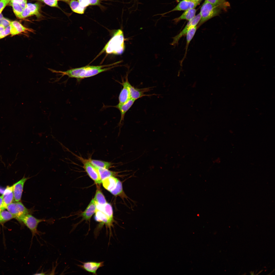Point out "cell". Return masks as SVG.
Returning a JSON list of instances; mask_svg holds the SVG:
<instances>
[{
    "mask_svg": "<svg viewBox=\"0 0 275 275\" xmlns=\"http://www.w3.org/2000/svg\"><path fill=\"white\" fill-rule=\"evenodd\" d=\"M225 128L197 131L175 130L131 142L114 141L103 138L99 140L106 146L119 148L123 154L134 151L139 155L150 156L156 160L190 151L202 145L216 141L229 134Z\"/></svg>",
    "mask_w": 275,
    "mask_h": 275,
    "instance_id": "1",
    "label": "cell"
},
{
    "mask_svg": "<svg viewBox=\"0 0 275 275\" xmlns=\"http://www.w3.org/2000/svg\"><path fill=\"white\" fill-rule=\"evenodd\" d=\"M249 81L245 62L241 59L233 60L192 115L207 104L216 108H243L249 100Z\"/></svg>",
    "mask_w": 275,
    "mask_h": 275,
    "instance_id": "2",
    "label": "cell"
},
{
    "mask_svg": "<svg viewBox=\"0 0 275 275\" xmlns=\"http://www.w3.org/2000/svg\"><path fill=\"white\" fill-rule=\"evenodd\" d=\"M21 68L24 71L59 64L67 65L66 59L52 55L46 51L38 44L30 41L22 43L20 49Z\"/></svg>",
    "mask_w": 275,
    "mask_h": 275,
    "instance_id": "3",
    "label": "cell"
},
{
    "mask_svg": "<svg viewBox=\"0 0 275 275\" xmlns=\"http://www.w3.org/2000/svg\"><path fill=\"white\" fill-rule=\"evenodd\" d=\"M79 9L75 6L54 7L51 16L46 20L42 37H47L67 30L77 32L80 30Z\"/></svg>",
    "mask_w": 275,
    "mask_h": 275,
    "instance_id": "4",
    "label": "cell"
},
{
    "mask_svg": "<svg viewBox=\"0 0 275 275\" xmlns=\"http://www.w3.org/2000/svg\"><path fill=\"white\" fill-rule=\"evenodd\" d=\"M257 163L255 152H253L251 161L240 166L245 171V176L237 194V208L246 207L261 197L255 171Z\"/></svg>",
    "mask_w": 275,
    "mask_h": 275,
    "instance_id": "5",
    "label": "cell"
},
{
    "mask_svg": "<svg viewBox=\"0 0 275 275\" xmlns=\"http://www.w3.org/2000/svg\"><path fill=\"white\" fill-rule=\"evenodd\" d=\"M271 201L261 197L246 207L243 208L236 207L233 210L228 213L235 217L240 225L241 237L238 246V250L240 252L243 243L248 240L252 226L266 209Z\"/></svg>",
    "mask_w": 275,
    "mask_h": 275,
    "instance_id": "6",
    "label": "cell"
},
{
    "mask_svg": "<svg viewBox=\"0 0 275 275\" xmlns=\"http://www.w3.org/2000/svg\"><path fill=\"white\" fill-rule=\"evenodd\" d=\"M139 10L146 23L159 28H167L173 16L163 12L158 4L151 0L142 1Z\"/></svg>",
    "mask_w": 275,
    "mask_h": 275,
    "instance_id": "7",
    "label": "cell"
},
{
    "mask_svg": "<svg viewBox=\"0 0 275 275\" xmlns=\"http://www.w3.org/2000/svg\"><path fill=\"white\" fill-rule=\"evenodd\" d=\"M21 9L32 32L42 37L43 30L47 19L40 10L36 7L25 3H21Z\"/></svg>",
    "mask_w": 275,
    "mask_h": 275,
    "instance_id": "8",
    "label": "cell"
},
{
    "mask_svg": "<svg viewBox=\"0 0 275 275\" xmlns=\"http://www.w3.org/2000/svg\"><path fill=\"white\" fill-rule=\"evenodd\" d=\"M160 9L173 15L178 11L200 10V0H155Z\"/></svg>",
    "mask_w": 275,
    "mask_h": 275,
    "instance_id": "9",
    "label": "cell"
},
{
    "mask_svg": "<svg viewBox=\"0 0 275 275\" xmlns=\"http://www.w3.org/2000/svg\"><path fill=\"white\" fill-rule=\"evenodd\" d=\"M255 171L261 196L270 200L275 199V176L263 171L258 163Z\"/></svg>",
    "mask_w": 275,
    "mask_h": 275,
    "instance_id": "10",
    "label": "cell"
},
{
    "mask_svg": "<svg viewBox=\"0 0 275 275\" xmlns=\"http://www.w3.org/2000/svg\"><path fill=\"white\" fill-rule=\"evenodd\" d=\"M19 50L11 54L6 61L0 64V78L5 77L20 68Z\"/></svg>",
    "mask_w": 275,
    "mask_h": 275,
    "instance_id": "11",
    "label": "cell"
},
{
    "mask_svg": "<svg viewBox=\"0 0 275 275\" xmlns=\"http://www.w3.org/2000/svg\"><path fill=\"white\" fill-rule=\"evenodd\" d=\"M93 9L105 14H116L115 2L110 0H87L86 2Z\"/></svg>",
    "mask_w": 275,
    "mask_h": 275,
    "instance_id": "12",
    "label": "cell"
},
{
    "mask_svg": "<svg viewBox=\"0 0 275 275\" xmlns=\"http://www.w3.org/2000/svg\"><path fill=\"white\" fill-rule=\"evenodd\" d=\"M22 43L17 39L7 36L4 39L0 40V49L7 51L10 54L18 51Z\"/></svg>",
    "mask_w": 275,
    "mask_h": 275,
    "instance_id": "13",
    "label": "cell"
},
{
    "mask_svg": "<svg viewBox=\"0 0 275 275\" xmlns=\"http://www.w3.org/2000/svg\"><path fill=\"white\" fill-rule=\"evenodd\" d=\"M17 6L16 4L5 1H0V29L13 10Z\"/></svg>",
    "mask_w": 275,
    "mask_h": 275,
    "instance_id": "14",
    "label": "cell"
},
{
    "mask_svg": "<svg viewBox=\"0 0 275 275\" xmlns=\"http://www.w3.org/2000/svg\"><path fill=\"white\" fill-rule=\"evenodd\" d=\"M54 0H22L21 2L25 3L37 7L40 10L47 5L53 4Z\"/></svg>",
    "mask_w": 275,
    "mask_h": 275,
    "instance_id": "15",
    "label": "cell"
},
{
    "mask_svg": "<svg viewBox=\"0 0 275 275\" xmlns=\"http://www.w3.org/2000/svg\"><path fill=\"white\" fill-rule=\"evenodd\" d=\"M11 54L8 53L7 51L0 49V64L8 60Z\"/></svg>",
    "mask_w": 275,
    "mask_h": 275,
    "instance_id": "16",
    "label": "cell"
},
{
    "mask_svg": "<svg viewBox=\"0 0 275 275\" xmlns=\"http://www.w3.org/2000/svg\"><path fill=\"white\" fill-rule=\"evenodd\" d=\"M3 1L14 3L18 5L20 3H21L22 0H3Z\"/></svg>",
    "mask_w": 275,
    "mask_h": 275,
    "instance_id": "17",
    "label": "cell"
},
{
    "mask_svg": "<svg viewBox=\"0 0 275 275\" xmlns=\"http://www.w3.org/2000/svg\"><path fill=\"white\" fill-rule=\"evenodd\" d=\"M81 1H85V2L87 1V0H81Z\"/></svg>",
    "mask_w": 275,
    "mask_h": 275,
    "instance_id": "18",
    "label": "cell"
},
{
    "mask_svg": "<svg viewBox=\"0 0 275 275\" xmlns=\"http://www.w3.org/2000/svg\"><path fill=\"white\" fill-rule=\"evenodd\" d=\"M132 2H134V1H136V0H132Z\"/></svg>",
    "mask_w": 275,
    "mask_h": 275,
    "instance_id": "19",
    "label": "cell"
}]
</instances>
